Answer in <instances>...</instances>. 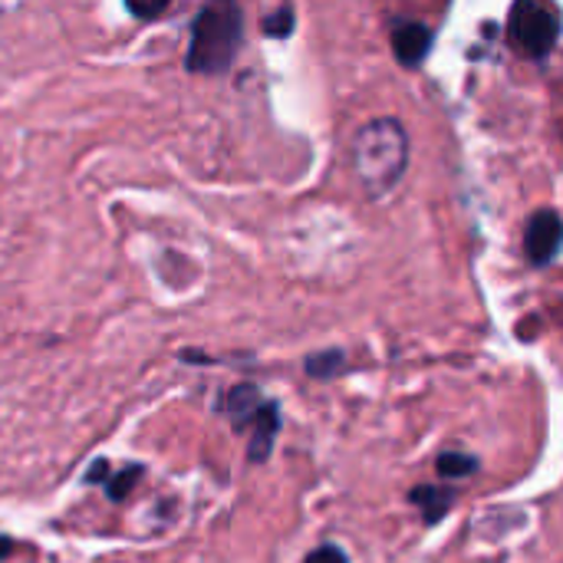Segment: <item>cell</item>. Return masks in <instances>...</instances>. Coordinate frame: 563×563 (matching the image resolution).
Returning a JSON list of instances; mask_svg holds the SVG:
<instances>
[{
	"mask_svg": "<svg viewBox=\"0 0 563 563\" xmlns=\"http://www.w3.org/2000/svg\"><path fill=\"white\" fill-rule=\"evenodd\" d=\"M350 165L366 198H386L409 168V129L396 115L369 119L353 132Z\"/></svg>",
	"mask_w": 563,
	"mask_h": 563,
	"instance_id": "obj_1",
	"label": "cell"
},
{
	"mask_svg": "<svg viewBox=\"0 0 563 563\" xmlns=\"http://www.w3.org/2000/svg\"><path fill=\"white\" fill-rule=\"evenodd\" d=\"M244 43V10L238 3H205L191 20L185 69L198 76H224Z\"/></svg>",
	"mask_w": 563,
	"mask_h": 563,
	"instance_id": "obj_2",
	"label": "cell"
},
{
	"mask_svg": "<svg viewBox=\"0 0 563 563\" xmlns=\"http://www.w3.org/2000/svg\"><path fill=\"white\" fill-rule=\"evenodd\" d=\"M508 40L528 56L544 63L558 40H561V13L558 7L538 3V0H518L508 10Z\"/></svg>",
	"mask_w": 563,
	"mask_h": 563,
	"instance_id": "obj_3",
	"label": "cell"
},
{
	"mask_svg": "<svg viewBox=\"0 0 563 563\" xmlns=\"http://www.w3.org/2000/svg\"><path fill=\"white\" fill-rule=\"evenodd\" d=\"M561 214L558 208H538L525 224V257L531 267H551L561 254Z\"/></svg>",
	"mask_w": 563,
	"mask_h": 563,
	"instance_id": "obj_4",
	"label": "cell"
},
{
	"mask_svg": "<svg viewBox=\"0 0 563 563\" xmlns=\"http://www.w3.org/2000/svg\"><path fill=\"white\" fill-rule=\"evenodd\" d=\"M389 43H393V53L399 59V66L406 69H419L429 53H432V43H435V30L422 20H402L396 16L393 20V30H389Z\"/></svg>",
	"mask_w": 563,
	"mask_h": 563,
	"instance_id": "obj_5",
	"label": "cell"
},
{
	"mask_svg": "<svg viewBox=\"0 0 563 563\" xmlns=\"http://www.w3.org/2000/svg\"><path fill=\"white\" fill-rule=\"evenodd\" d=\"M264 406H267V396L254 383H238V386L228 389V396L221 402V412L228 416V422H231V429L238 435H247Z\"/></svg>",
	"mask_w": 563,
	"mask_h": 563,
	"instance_id": "obj_6",
	"label": "cell"
},
{
	"mask_svg": "<svg viewBox=\"0 0 563 563\" xmlns=\"http://www.w3.org/2000/svg\"><path fill=\"white\" fill-rule=\"evenodd\" d=\"M280 435V402L267 399V406L261 409L257 422L247 432V462L251 465H264L274 452V442Z\"/></svg>",
	"mask_w": 563,
	"mask_h": 563,
	"instance_id": "obj_7",
	"label": "cell"
},
{
	"mask_svg": "<svg viewBox=\"0 0 563 563\" xmlns=\"http://www.w3.org/2000/svg\"><path fill=\"white\" fill-rule=\"evenodd\" d=\"M455 501H459V492L445 488V485H416L409 492V505L422 511L426 528H435L439 521H445V515L455 508Z\"/></svg>",
	"mask_w": 563,
	"mask_h": 563,
	"instance_id": "obj_8",
	"label": "cell"
},
{
	"mask_svg": "<svg viewBox=\"0 0 563 563\" xmlns=\"http://www.w3.org/2000/svg\"><path fill=\"white\" fill-rule=\"evenodd\" d=\"M435 472L445 482H465V478H475L482 472V459L465 452V449H449L435 459Z\"/></svg>",
	"mask_w": 563,
	"mask_h": 563,
	"instance_id": "obj_9",
	"label": "cell"
},
{
	"mask_svg": "<svg viewBox=\"0 0 563 563\" xmlns=\"http://www.w3.org/2000/svg\"><path fill=\"white\" fill-rule=\"evenodd\" d=\"M350 369V356H346V350H340V346H333V350H320V353H310L307 360H303V373L310 376V379H336V376H343Z\"/></svg>",
	"mask_w": 563,
	"mask_h": 563,
	"instance_id": "obj_10",
	"label": "cell"
},
{
	"mask_svg": "<svg viewBox=\"0 0 563 563\" xmlns=\"http://www.w3.org/2000/svg\"><path fill=\"white\" fill-rule=\"evenodd\" d=\"M142 475H145V468H142V465H125V468H119V472L106 475V482H102L106 498H109V501H125V498L135 492V485L142 482Z\"/></svg>",
	"mask_w": 563,
	"mask_h": 563,
	"instance_id": "obj_11",
	"label": "cell"
},
{
	"mask_svg": "<svg viewBox=\"0 0 563 563\" xmlns=\"http://www.w3.org/2000/svg\"><path fill=\"white\" fill-rule=\"evenodd\" d=\"M294 26H297V10L290 7V3H284V7H277L274 13H267L264 16V36H274V40H287L290 33H294Z\"/></svg>",
	"mask_w": 563,
	"mask_h": 563,
	"instance_id": "obj_12",
	"label": "cell"
},
{
	"mask_svg": "<svg viewBox=\"0 0 563 563\" xmlns=\"http://www.w3.org/2000/svg\"><path fill=\"white\" fill-rule=\"evenodd\" d=\"M303 563H350V558L343 554V548H336V544H320V548H313Z\"/></svg>",
	"mask_w": 563,
	"mask_h": 563,
	"instance_id": "obj_13",
	"label": "cell"
},
{
	"mask_svg": "<svg viewBox=\"0 0 563 563\" xmlns=\"http://www.w3.org/2000/svg\"><path fill=\"white\" fill-rule=\"evenodd\" d=\"M125 10H129L135 20H158V16L168 10V0H158V3H135V0H129Z\"/></svg>",
	"mask_w": 563,
	"mask_h": 563,
	"instance_id": "obj_14",
	"label": "cell"
},
{
	"mask_svg": "<svg viewBox=\"0 0 563 563\" xmlns=\"http://www.w3.org/2000/svg\"><path fill=\"white\" fill-rule=\"evenodd\" d=\"M106 472H109V462H106V459H96V462L86 468L82 478H86V482H106Z\"/></svg>",
	"mask_w": 563,
	"mask_h": 563,
	"instance_id": "obj_15",
	"label": "cell"
},
{
	"mask_svg": "<svg viewBox=\"0 0 563 563\" xmlns=\"http://www.w3.org/2000/svg\"><path fill=\"white\" fill-rule=\"evenodd\" d=\"M7 548H13V541H7V538H0V561L7 558Z\"/></svg>",
	"mask_w": 563,
	"mask_h": 563,
	"instance_id": "obj_16",
	"label": "cell"
}]
</instances>
